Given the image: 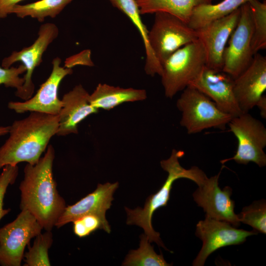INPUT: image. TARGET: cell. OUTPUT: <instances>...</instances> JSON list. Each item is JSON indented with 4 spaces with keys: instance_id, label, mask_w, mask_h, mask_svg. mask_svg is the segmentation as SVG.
Here are the masks:
<instances>
[{
    "instance_id": "484cf974",
    "label": "cell",
    "mask_w": 266,
    "mask_h": 266,
    "mask_svg": "<svg viewBox=\"0 0 266 266\" xmlns=\"http://www.w3.org/2000/svg\"><path fill=\"white\" fill-rule=\"evenodd\" d=\"M35 236L32 246H28V251L24 253V257L26 266H50L48 250L52 244L53 234L51 231Z\"/></svg>"
},
{
    "instance_id": "5b68a950",
    "label": "cell",
    "mask_w": 266,
    "mask_h": 266,
    "mask_svg": "<svg viewBox=\"0 0 266 266\" xmlns=\"http://www.w3.org/2000/svg\"><path fill=\"white\" fill-rule=\"evenodd\" d=\"M181 112L180 125L188 134H195L209 128L225 130L233 117L221 110L207 96L188 85L176 102Z\"/></svg>"
},
{
    "instance_id": "e0dca14e",
    "label": "cell",
    "mask_w": 266,
    "mask_h": 266,
    "mask_svg": "<svg viewBox=\"0 0 266 266\" xmlns=\"http://www.w3.org/2000/svg\"><path fill=\"white\" fill-rule=\"evenodd\" d=\"M118 182L99 184L96 189L75 203L66 206L57 221L55 226L60 228L75 219L88 214L96 215L107 221L106 211L114 200L113 195L118 187Z\"/></svg>"
},
{
    "instance_id": "4dcf8cb0",
    "label": "cell",
    "mask_w": 266,
    "mask_h": 266,
    "mask_svg": "<svg viewBox=\"0 0 266 266\" xmlns=\"http://www.w3.org/2000/svg\"><path fill=\"white\" fill-rule=\"evenodd\" d=\"M22 0H0V19L10 14L12 8Z\"/></svg>"
},
{
    "instance_id": "d6a6232c",
    "label": "cell",
    "mask_w": 266,
    "mask_h": 266,
    "mask_svg": "<svg viewBox=\"0 0 266 266\" xmlns=\"http://www.w3.org/2000/svg\"><path fill=\"white\" fill-rule=\"evenodd\" d=\"M10 129V126H0V136L4 135L8 133Z\"/></svg>"
},
{
    "instance_id": "ba28073f",
    "label": "cell",
    "mask_w": 266,
    "mask_h": 266,
    "mask_svg": "<svg viewBox=\"0 0 266 266\" xmlns=\"http://www.w3.org/2000/svg\"><path fill=\"white\" fill-rule=\"evenodd\" d=\"M42 229L33 214L21 210L14 220L0 228V265L20 266L26 246Z\"/></svg>"
},
{
    "instance_id": "603a6c76",
    "label": "cell",
    "mask_w": 266,
    "mask_h": 266,
    "mask_svg": "<svg viewBox=\"0 0 266 266\" xmlns=\"http://www.w3.org/2000/svg\"><path fill=\"white\" fill-rule=\"evenodd\" d=\"M72 0H39L32 3L14 6L10 14L24 18L30 16L43 22L45 18H55Z\"/></svg>"
},
{
    "instance_id": "83f0119b",
    "label": "cell",
    "mask_w": 266,
    "mask_h": 266,
    "mask_svg": "<svg viewBox=\"0 0 266 266\" xmlns=\"http://www.w3.org/2000/svg\"><path fill=\"white\" fill-rule=\"evenodd\" d=\"M72 223L74 234L80 238L86 237L98 229H103L108 233L111 232L107 221H104L96 215H86L75 219Z\"/></svg>"
},
{
    "instance_id": "7c38bea8",
    "label": "cell",
    "mask_w": 266,
    "mask_h": 266,
    "mask_svg": "<svg viewBox=\"0 0 266 266\" xmlns=\"http://www.w3.org/2000/svg\"><path fill=\"white\" fill-rule=\"evenodd\" d=\"M59 57L54 58L50 75L36 93L24 101H10L8 107L17 113L29 111L58 115L62 106V100L58 97L59 85L66 76L72 73L71 68L62 66Z\"/></svg>"
},
{
    "instance_id": "30bf717a",
    "label": "cell",
    "mask_w": 266,
    "mask_h": 266,
    "mask_svg": "<svg viewBox=\"0 0 266 266\" xmlns=\"http://www.w3.org/2000/svg\"><path fill=\"white\" fill-rule=\"evenodd\" d=\"M57 26L51 23L41 25L38 32V37L31 46L18 51H13L4 58L1 66L9 68L17 62H21L26 68L23 78L24 83L21 88L15 92V95L24 100L31 98L34 93V85L32 75L35 68L42 62V56L48 47L58 36Z\"/></svg>"
},
{
    "instance_id": "4fadbf2b",
    "label": "cell",
    "mask_w": 266,
    "mask_h": 266,
    "mask_svg": "<svg viewBox=\"0 0 266 266\" xmlns=\"http://www.w3.org/2000/svg\"><path fill=\"white\" fill-rule=\"evenodd\" d=\"M220 173L207 177L199 186L193 194V199L199 206L203 208L206 215L227 222L237 228L240 222L234 211V201L231 199L233 190L229 186L220 188L218 180Z\"/></svg>"
},
{
    "instance_id": "d6986e66",
    "label": "cell",
    "mask_w": 266,
    "mask_h": 266,
    "mask_svg": "<svg viewBox=\"0 0 266 266\" xmlns=\"http://www.w3.org/2000/svg\"><path fill=\"white\" fill-rule=\"evenodd\" d=\"M146 98L144 89L123 88L100 83L90 95L89 100L98 109L110 110L123 103L143 100Z\"/></svg>"
},
{
    "instance_id": "8992f818",
    "label": "cell",
    "mask_w": 266,
    "mask_h": 266,
    "mask_svg": "<svg viewBox=\"0 0 266 266\" xmlns=\"http://www.w3.org/2000/svg\"><path fill=\"white\" fill-rule=\"evenodd\" d=\"M155 14L148 40L152 52L162 65L173 52L198 38L196 31L177 17L164 12Z\"/></svg>"
},
{
    "instance_id": "4316f807",
    "label": "cell",
    "mask_w": 266,
    "mask_h": 266,
    "mask_svg": "<svg viewBox=\"0 0 266 266\" xmlns=\"http://www.w3.org/2000/svg\"><path fill=\"white\" fill-rule=\"evenodd\" d=\"M237 215L240 222L252 227L257 232L266 233V203L264 200L254 201L243 208Z\"/></svg>"
},
{
    "instance_id": "1f68e13d",
    "label": "cell",
    "mask_w": 266,
    "mask_h": 266,
    "mask_svg": "<svg viewBox=\"0 0 266 266\" xmlns=\"http://www.w3.org/2000/svg\"><path fill=\"white\" fill-rule=\"evenodd\" d=\"M257 106L260 112V115L263 119L266 118V97L263 95L257 103Z\"/></svg>"
},
{
    "instance_id": "5bb4252c",
    "label": "cell",
    "mask_w": 266,
    "mask_h": 266,
    "mask_svg": "<svg viewBox=\"0 0 266 266\" xmlns=\"http://www.w3.org/2000/svg\"><path fill=\"white\" fill-rule=\"evenodd\" d=\"M234 79L222 70L206 65L191 85L209 98L222 111L233 117L242 113L233 92Z\"/></svg>"
},
{
    "instance_id": "ffe728a7",
    "label": "cell",
    "mask_w": 266,
    "mask_h": 266,
    "mask_svg": "<svg viewBox=\"0 0 266 266\" xmlns=\"http://www.w3.org/2000/svg\"><path fill=\"white\" fill-rule=\"evenodd\" d=\"M114 7L123 12L131 20L138 31L143 42L146 60L144 69L147 74L154 76H161L162 66L152 52L148 40V32L143 23L136 0H108Z\"/></svg>"
},
{
    "instance_id": "6da1fadb",
    "label": "cell",
    "mask_w": 266,
    "mask_h": 266,
    "mask_svg": "<svg viewBox=\"0 0 266 266\" xmlns=\"http://www.w3.org/2000/svg\"><path fill=\"white\" fill-rule=\"evenodd\" d=\"M54 149L50 145L36 164H27L19 186L21 209L33 214L45 231L52 230L66 206L54 179Z\"/></svg>"
},
{
    "instance_id": "9c48e42d",
    "label": "cell",
    "mask_w": 266,
    "mask_h": 266,
    "mask_svg": "<svg viewBox=\"0 0 266 266\" xmlns=\"http://www.w3.org/2000/svg\"><path fill=\"white\" fill-rule=\"evenodd\" d=\"M253 33L252 15L249 4L246 2L240 7L238 22L223 54L222 70L233 79L243 72L253 61Z\"/></svg>"
},
{
    "instance_id": "8fae6325",
    "label": "cell",
    "mask_w": 266,
    "mask_h": 266,
    "mask_svg": "<svg viewBox=\"0 0 266 266\" xmlns=\"http://www.w3.org/2000/svg\"><path fill=\"white\" fill-rule=\"evenodd\" d=\"M196 235L202 241V247L193 262L194 266H203L208 257L217 249L244 243L250 236L258 234L255 230L238 229L230 223L207 215L196 225Z\"/></svg>"
},
{
    "instance_id": "52a82bcc",
    "label": "cell",
    "mask_w": 266,
    "mask_h": 266,
    "mask_svg": "<svg viewBox=\"0 0 266 266\" xmlns=\"http://www.w3.org/2000/svg\"><path fill=\"white\" fill-rule=\"evenodd\" d=\"M229 131L235 136L238 145L235 155L220 161L222 164L233 160L239 164L253 162L259 167L266 165V128L259 120L248 112L233 117L229 124Z\"/></svg>"
},
{
    "instance_id": "7a4b0ae2",
    "label": "cell",
    "mask_w": 266,
    "mask_h": 266,
    "mask_svg": "<svg viewBox=\"0 0 266 266\" xmlns=\"http://www.w3.org/2000/svg\"><path fill=\"white\" fill-rule=\"evenodd\" d=\"M59 116L31 112L10 126L9 137L0 147V169L21 162L34 165L57 134Z\"/></svg>"
},
{
    "instance_id": "ac0fdd59",
    "label": "cell",
    "mask_w": 266,
    "mask_h": 266,
    "mask_svg": "<svg viewBox=\"0 0 266 266\" xmlns=\"http://www.w3.org/2000/svg\"><path fill=\"white\" fill-rule=\"evenodd\" d=\"M89 96L81 84L75 86L63 96L62 106L58 114L57 135L77 133L79 124L89 115L98 112L99 109L91 104Z\"/></svg>"
},
{
    "instance_id": "3957f363",
    "label": "cell",
    "mask_w": 266,
    "mask_h": 266,
    "mask_svg": "<svg viewBox=\"0 0 266 266\" xmlns=\"http://www.w3.org/2000/svg\"><path fill=\"white\" fill-rule=\"evenodd\" d=\"M184 155L183 151L174 149L168 159L161 161V166L167 172V177L158 192L148 198L143 208L137 207L131 209L125 207L128 217L127 224L135 225L142 228L150 243L155 242L159 246L168 251L160 237V233L155 231L153 228L152 218L154 213L159 208L167 205L172 184L177 179L187 178L194 181L199 186L207 178L206 174L197 166H193L189 169L182 166L179 159Z\"/></svg>"
},
{
    "instance_id": "9a60e30c",
    "label": "cell",
    "mask_w": 266,
    "mask_h": 266,
    "mask_svg": "<svg viewBox=\"0 0 266 266\" xmlns=\"http://www.w3.org/2000/svg\"><path fill=\"white\" fill-rule=\"evenodd\" d=\"M239 15L240 8L196 30L198 38L204 48L208 67L222 70L225 48Z\"/></svg>"
},
{
    "instance_id": "277c9868",
    "label": "cell",
    "mask_w": 266,
    "mask_h": 266,
    "mask_svg": "<svg viewBox=\"0 0 266 266\" xmlns=\"http://www.w3.org/2000/svg\"><path fill=\"white\" fill-rule=\"evenodd\" d=\"M206 64L204 48L199 40L180 48L162 64L161 75L166 97L171 99L200 74Z\"/></svg>"
},
{
    "instance_id": "2e32d148",
    "label": "cell",
    "mask_w": 266,
    "mask_h": 266,
    "mask_svg": "<svg viewBox=\"0 0 266 266\" xmlns=\"http://www.w3.org/2000/svg\"><path fill=\"white\" fill-rule=\"evenodd\" d=\"M266 90V58L257 53L251 64L234 79L233 92L242 113L256 106Z\"/></svg>"
},
{
    "instance_id": "44dd1931",
    "label": "cell",
    "mask_w": 266,
    "mask_h": 266,
    "mask_svg": "<svg viewBox=\"0 0 266 266\" xmlns=\"http://www.w3.org/2000/svg\"><path fill=\"white\" fill-rule=\"evenodd\" d=\"M214 0H136L141 14L164 12L188 23L194 9Z\"/></svg>"
},
{
    "instance_id": "f546056e",
    "label": "cell",
    "mask_w": 266,
    "mask_h": 266,
    "mask_svg": "<svg viewBox=\"0 0 266 266\" xmlns=\"http://www.w3.org/2000/svg\"><path fill=\"white\" fill-rule=\"evenodd\" d=\"M26 72L25 67L20 65L17 67L11 66L4 68L0 66V85L3 84L6 87H12L18 90L24 83L23 77L20 75Z\"/></svg>"
},
{
    "instance_id": "d4e9b609",
    "label": "cell",
    "mask_w": 266,
    "mask_h": 266,
    "mask_svg": "<svg viewBox=\"0 0 266 266\" xmlns=\"http://www.w3.org/2000/svg\"><path fill=\"white\" fill-rule=\"evenodd\" d=\"M253 22L252 49L254 55L266 49V2L249 0Z\"/></svg>"
},
{
    "instance_id": "cb8c5ba5",
    "label": "cell",
    "mask_w": 266,
    "mask_h": 266,
    "mask_svg": "<svg viewBox=\"0 0 266 266\" xmlns=\"http://www.w3.org/2000/svg\"><path fill=\"white\" fill-rule=\"evenodd\" d=\"M139 247L130 251L122 266H169L161 253L157 254L151 245L146 234L140 237Z\"/></svg>"
},
{
    "instance_id": "f1b7e54d",
    "label": "cell",
    "mask_w": 266,
    "mask_h": 266,
    "mask_svg": "<svg viewBox=\"0 0 266 266\" xmlns=\"http://www.w3.org/2000/svg\"><path fill=\"white\" fill-rule=\"evenodd\" d=\"M18 174L17 165L4 166L0 174V220L10 211V208H3V200L8 186L14 183Z\"/></svg>"
},
{
    "instance_id": "7402d4cb",
    "label": "cell",
    "mask_w": 266,
    "mask_h": 266,
    "mask_svg": "<svg viewBox=\"0 0 266 266\" xmlns=\"http://www.w3.org/2000/svg\"><path fill=\"white\" fill-rule=\"evenodd\" d=\"M249 0H223L217 4H207L195 7L188 23L196 30L207 24L229 15Z\"/></svg>"
}]
</instances>
